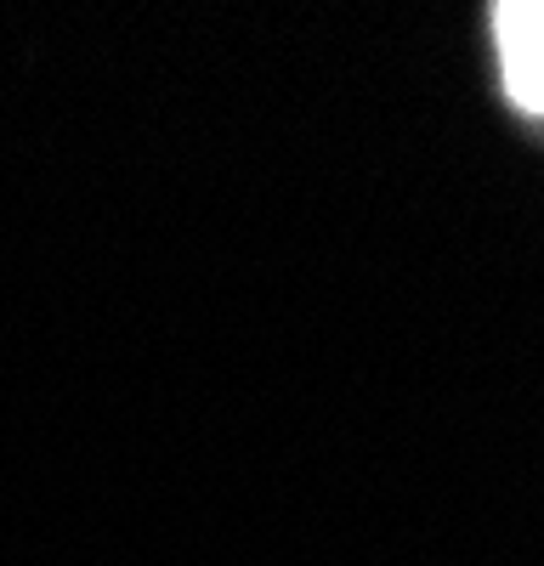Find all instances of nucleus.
<instances>
[{
  "label": "nucleus",
  "mask_w": 544,
  "mask_h": 566,
  "mask_svg": "<svg viewBox=\"0 0 544 566\" xmlns=\"http://www.w3.org/2000/svg\"><path fill=\"white\" fill-rule=\"evenodd\" d=\"M499 52H505V85L522 108H544V7H499Z\"/></svg>",
  "instance_id": "f257e3e1"
}]
</instances>
